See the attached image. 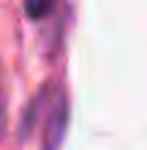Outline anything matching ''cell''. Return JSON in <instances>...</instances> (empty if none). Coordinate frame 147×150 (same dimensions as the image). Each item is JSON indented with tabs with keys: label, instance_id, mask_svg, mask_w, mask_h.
I'll return each instance as SVG.
<instances>
[{
	"label": "cell",
	"instance_id": "1",
	"mask_svg": "<svg viewBox=\"0 0 147 150\" xmlns=\"http://www.w3.org/2000/svg\"><path fill=\"white\" fill-rule=\"evenodd\" d=\"M59 0H27L24 3V10H27V15L32 17V20H42V17H47L49 12L57 8Z\"/></svg>",
	"mask_w": 147,
	"mask_h": 150
},
{
	"label": "cell",
	"instance_id": "2",
	"mask_svg": "<svg viewBox=\"0 0 147 150\" xmlns=\"http://www.w3.org/2000/svg\"><path fill=\"white\" fill-rule=\"evenodd\" d=\"M0 133H3V96H0Z\"/></svg>",
	"mask_w": 147,
	"mask_h": 150
}]
</instances>
